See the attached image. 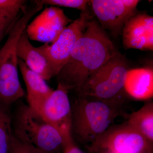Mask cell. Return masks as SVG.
I'll use <instances>...</instances> for the list:
<instances>
[{
  "label": "cell",
  "instance_id": "cell-1",
  "mask_svg": "<svg viewBox=\"0 0 153 153\" xmlns=\"http://www.w3.org/2000/svg\"><path fill=\"white\" fill-rule=\"evenodd\" d=\"M118 52L104 29L93 18L75 43L67 63L57 75L58 84L76 92L91 74Z\"/></svg>",
  "mask_w": 153,
  "mask_h": 153
},
{
  "label": "cell",
  "instance_id": "cell-2",
  "mask_svg": "<svg viewBox=\"0 0 153 153\" xmlns=\"http://www.w3.org/2000/svg\"><path fill=\"white\" fill-rule=\"evenodd\" d=\"M121 105L76 95L71 102V136L87 148L106 131L121 114Z\"/></svg>",
  "mask_w": 153,
  "mask_h": 153
},
{
  "label": "cell",
  "instance_id": "cell-3",
  "mask_svg": "<svg viewBox=\"0 0 153 153\" xmlns=\"http://www.w3.org/2000/svg\"><path fill=\"white\" fill-rule=\"evenodd\" d=\"M43 6L35 5L25 9L8 33L5 43L0 49V103L9 107L25 95L19 79L18 41L31 19Z\"/></svg>",
  "mask_w": 153,
  "mask_h": 153
},
{
  "label": "cell",
  "instance_id": "cell-4",
  "mask_svg": "<svg viewBox=\"0 0 153 153\" xmlns=\"http://www.w3.org/2000/svg\"><path fill=\"white\" fill-rule=\"evenodd\" d=\"M130 68L127 60L118 51L101 67L91 74L76 95L123 104L126 96L125 85Z\"/></svg>",
  "mask_w": 153,
  "mask_h": 153
},
{
  "label": "cell",
  "instance_id": "cell-5",
  "mask_svg": "<svg viewBox=\"0 0 153 153\" xmlns=\"http://www.w3.org/2000/svg\"><path fill=\"white\" fill-rule=\"evenodd\" d=\"M12 127L19 140L50 153H61L66 136L71 133H62L24 103L12 117Z\"/></svg>",
  "mask_w": 153,
  "mask_h": 153
},
{
  "label": "cell",
  "instance_id": "cell-6",
  "mask_svg": "<svg viewBox=\"0 0 153 153\" xmlns=\"http://www.w3.org/2000/svg\"><path fill=\"white\" fill-rule=\"evenodd\" d=\"M89 8L68 25L52 44H44L38 50L46 57L54 76H57L70 57L75 43L93 19Z\"/></svg>",
  "mask_w": 153,
  "mask_h": 153
},
{
  "label": "cell",
  "instance_id": "cell-7",
  "mask_svg": "<svg viewBox=\"0 0 153 153\" xmlns=\"http://www.w3.org/2000/svg\"><path fill=\"white\" fill-rule=\"evenodd\" d=\"M87 149L88 152L102 149L115 153H153V143L126 121L111 126Z\"/></svg>",
  "mask_w": 153,
  "mask_h": 153
},
{
  "label": "cell",
  "instance_id": "cell-8",
  "mask_svg": "<svg viewBox=\"0 0 153 153\" xmlns=\"http://www.w3.org/2000/svg\"><path fill=\"white\" fill-rule=\"evenodd\" d=\"M138 0H92L90 4L102 27L114 37L121 35L126 22L138 12Z\"/></svg>",
  "mask_w": 153,
  "mask_h": 153
},
{
  "label": "cell",
  "instance_id": "cell-9",
  "mask_svg": "<svg viewBox=\"0 0 153 153\" xmlns=\"http://www.w3.org/2000/svg\"><path fill=\"white\" fill-rule=\"evenodd\" d=\"M72 22L63 10L50 6L28 24L25 30L30 39L44 44H52Z\"/></svg>",
  "mask_w": 153,
  "mask_h": 153
},
{
  "label": "cell",
  "instance_id": "cell-10",
  "mask_svg": "<svg viewBox=\"0 0 153 153\" xmlns=\"http://www.w3.org/2000/svg\"><path fill=\"white\" fill-rule=\"evenodd\" d=\"M68 91L58 84L44 102L40 115L48 123L65 134L71 132V102Z\"/></svg>",
  "mask_w": 153,
  "mask_h": 153
},
{
  "label": "cell",
  "instance_id": "cell-11",
  "mask_svg": "<svg viewBox=\"0 0 153 153\" xmlns=\"http://www.w3.org/2000/svg\"><path fill=\"white\" fill-rule=\"evenodd\" d=\"M121 35L125 49L152 50L153 17L145 12H137L126 22Z\"/></svg>",
  "mask_w": 153,
  "mask_h": 153
},
{
  "label": "cell",
  "instance_id": "cell-12",
  "mask_svg": "<svg viewBox=\"0 0 153 153\" xmlns=\"http://www.w3.org/2000/svg\"><path fill=\"white\" fill-rule=\"evenodd\" d=\"M19 68L26 85L28 106L40 115L44 102L52 93L53 89L41 76L28 68L24 61L19 58Z\"/></svg>",
  "mask_w": 153,
  "mask_h": 153
},
{
  "label": "cell",
  "instance_id": "cell-13",
  "mask_svg": "<svg viewBox=\"0 0 153 153\" xmlns=\"http://www.w3.org/2000/svg\"><path fill=\"white\" fill-rule=\"evenodd\" d=\"M18 58L24 61L28 68L41 76L46 81L54 76L47 58L31 44L25 30L22 33L17 47Z\"/></svg>",
  "mask_w": 153,
  "mask_h": 153
},
{
  "label": "cell",
  "instance_id": "cell-14",
  "mask_svg": "<svg viewBox=\"0 0 153 153\" xmlns=\"http://www.w3.org/2000/svg\"><path fill=\"white\" fill-rule=\"evenodd\" d=\"M128 95L137 100H148L153 97V70L152 67L130 69L125 85Z\"/></svg>",
  "mask_w": 153,
  "mask_h": 153
},
{
  "label": "cell",
  "instance_id": "cell-15",
  "mask_svg": "<svg viewBox=\"0 0 153 153\" xmlns=\"http://www.w3.org/2000/svg\"><path fill=\"white\" fill-rule=\"evenodd\" d=\"M128 123L153 143V102H146L129 116Z\"/></svg>",
  "mask_w": 153,
  "mask_h": 153
},
{
  "label": "cell",
  "instance_id": "cell-16",
  "mask_svg": "<svg viewBox=\"0 0 153 153\" xmlns=\"http://www.w3.org/2000/svg\"><path fill=\"white\" fill-rule=\"evenodd\" d=\"M8 108L0 103V153H10L16 139Z\"/></svg>",
  "mask_w": 153,
  "mask_h": 153
},
{
  "label": "cell",
  "instance_id": "cell-17",
  "mask_svg": "<svg viewBox=\"0 0 153 153\" xmlns=\"http://www.w3.org/2000/svg\"><path fill=\"white\" fill-rule=\"evenodd\" d=\"M35 5H48L55 7H64L77 9L81 11L88 8L90 1L86 0H36L32 1Z\"/></svg>",
  "mask_w": 153,
  "mask_h": 153
},
{
  "label": "cell",
  "instance_id": "cell-18",
  "mask_svg": "<svg viewBox=\"0 0 153 153\" xmlns=\"http://www.w3.org/2000/svg\"><path fill=\"white\" fill-rule=\"evenodd\" d=\"M26 1L0 0V14L6 16L19 17L21 11L24 10Z\"/></svg>",
  "mask_w": 153,
  "mask_h": 153
},
{
  "label": "cell",
  "instance_id": "cell-19",
  "mask_svg": "<svg viewBox=\"0 0 153 153\" xmlns=\"http://www.w3.org/2000/svg\"><path fill=\"white\" fill-rule=\"evenodd\" d=\"M10 153H53L48 152L38 148L25 143L16 139Z\"/></svg>",
  "mask_w": 153,
  "mask_h": 153
},
{
  "label": "cell",
  "instance_id": "cell-20",
  "mask_svg": "<svg viewBox=\"0 0 153 153\" xmlns=\"http://www.w3.org/2000/svg\"><path fill=\"white\" fill-rule=\"evenodd\" d=\"M19 17L6 16L0 14V41L6 33H9Z\"/></svg>",
  "mask_w": 153,
  "mask_h": 153
},
{
  "label": "cell",
  "instance_id": "cell-21",
  "mask_svg": "<svg viewBox=\"0 0 153 153\" xmlns=\"http://www.w3.org/2000/svg\"><path fill=\"white\" fill-rule=\"evenodd\" d=\"M61 153H89L82 151L74 141L71 134L66 137Z\"/></svg>",
  "mask_w": 153,
  "mask_h": 153
},
{
  "label": "cell",
  "instance_id": "cell-22",
  "mask_svg": "<svg viewBox=\"0 0 153 153\" xmlns=\"http://www.w3.org/2000/svg\"><path fill=\"white\" fill-rule=\"evenodd\" d=\"M89 153H115L113 152H111L108 150H97L92 151V152H88Z\"/></svg>",
  "mask_w": 153,
  "mask_h": 153
}]
</instances>
